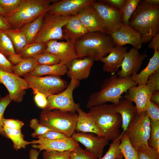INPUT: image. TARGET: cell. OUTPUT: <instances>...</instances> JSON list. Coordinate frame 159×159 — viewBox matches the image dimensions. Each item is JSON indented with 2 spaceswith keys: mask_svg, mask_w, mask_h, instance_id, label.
<instances>
[{
  "mask_svg": "<svg viewBox=\"0 0 159 159\" xmlns=\"http://www.w3.org/2000/svg\"><path fill=\"white\" fill-rule=\"evenodd\" d=\"M137 85L131 77L121 78L114 74H112L109 78L104 80L98 91L90 96L86 107L90 109L108 102L116 105L122 97V95L124 93L130 88Z\"/></svg>",
  "mask_w": 159,
  "mask_h": 159,
  "instance_id": "obj_1",
  "label": "cell"
},
{
  "mask_svg": "<svg viewBox=\"0 0 159 159\" xmlns=\"http://www.w3.org/2000/svg\"><path fill=\"white\" fill-rule=\"evenodd\" d=\"M129 24L141 36L142 43L150 41L159 33V6L140 3L131 17Z\"/></svg>",
  "mask_w": 159,
  "mask_h": 159,
  "instance_id": "obj_2",
  "label": "cell"
},
{
  "mask_svg": "<svg viewBox=\"0 0 159 159\" xmlns=\"http://www.w3.org/2000/svg\"><path fill=\"white\" fill-rule=\"evenodd\" d=\"M78 57H89L94 61H100L106 56L116 46L111 36L105 33H89L75 43Z\"/></svg>",
  "mask_w": 159,
  "mask_h": 159,
  "instance_id": "obj_3",
  "label": "cell"
},
{
  "mask_svg": "<svg viewBox=\"0 0 159 159\" xmlns=\"http://www.w3.org/2000/svg\"><path fill=\"white\" fill-rule=\"evenodd\" d=\"M115 105L104 104L93 106L88 113L94 120L100 130L109 140L117 139L121 132V115L114 109Z\"/></svg>",
  "mask_w": 159,
  "mask_h": 159,
  "instance_id": "obj_4",
  "label": "cell"
},
{
  "mask_svg": "<svg viewBox=\"0 0 159 159\" xmlns=\"http://www.w3.org/2000/svg\"><path fill=\"white\" fill-rule=\"evenodd\" d=\"M52 0H21L15 9L5 16L12 29H21L35 20L42 13L47 11Z\"/></svg>",
  "mask_w": 159,
  "mask_h": 159,
  "instance_id": "obj_5",
  "label": "cell"
},
{
  "mask_svg": "<svg viewBox=\"0 0 159 159\" xmlns=\"http://www.w3.org/2000/svg\"><path fill=\"white\" fill-rule=\"evenodd\" d=\"M77 118L78 114L76 112L57 109L43 110L40 115L39 122L53 131L71 137L75 132Z\"/></svg>",
  "mask_w": 159,
  "mask_h": 159,
  "instance_id": "obj_6",
  "label": "cell"
},
{
  "mask_svg": "<svg viewBox=\"0 0 159 159\" xmlns=\"http://www.w3.org/2000/svg\"><path fill=\"white\" fill-rule=\"evenodd\" d=\"M72 16H61L49 13L44 19L41 28L32 42L46 43L51 40L65 39L62 28Z\"/></svg>",
  "mask_w": 159,
  "mask_h": 159,
  "instance_id": "obj_7",
  "label": "cell"
},
{
  "mask_svg": "<svg viewBox=\"0 0 159 159\" xmlns=\"http://www.w3.org/2000/svg\"><path fill=\"white\" fill-rule=\"evenodd\" d=\"M24 79L28 82L29 88L32 90L34 94L39 92L47 97L61 92L68 84L60 76L55 75L34 77L27 75L24 76Z\"/></svg>",
  "mask_w": 159,
  "mask_h": 159,
  "instance_id": "obj_8",
  "label": "cell"
},
{
  "mask_svg": "<svg viewBox=\"0 0 159 159\" xmlns=\"http://www.w3.org/2000/svg\"><path fill=\"white\" fill-rule=\"evenodd\" d=\"M150 124V119L145 111L138 115L125 132L131 144L136 150L144 145H148Z\"/></svg>",
  "mask_w": 159,
  "mask_h": 159,
  "instance_id": "obj_9",
  "label": "cell"
},
{
  "mask_svg": "<svg viewBox=\"0 0 159 159\" xmlns=\"http://www.w3.org/2000/svg\"><path fill=\"white\" fill-rule=\"evenodd\" d=\"M80 84V81L71 79L66 88L61 92L51 95L47 97V105L43 110H51L57 109L76 112L80 107L79 103H76L74 100V90Z\"/></svg>",
  "mask_w": 159,
  "mask_h": 159,
  "instance_id": "obj_10",
  "label": "cell"
},
{
  "mask_svg": "<svg viewBox=\"0 0 159 159\" xmlns=\"http://www.w3.org/2000/svg\"><path fill=\"white\" fill-rule=\"evenodd\" d=\"M0 84H3L7 89L11 101L20 103L23 100L29 88L28 84L24 79L15 74L0 69Z\"/></svg>",
  "mask_w": 159,
  "mask_h": 159,
  "instance_id": "obj_11",
  "label": "cell"
},
{
  "mask_svg": "<svg viewBox=\"0 0 159 159\" xmlns=\"http://www.w3.org/2000/svg\"><path fill=\"white\" fill-rule=\"evenodd\" d=\"M91 5L101 18L106 34H109L122 24L120 10L100 1L93 0Z\"/></svg>",
  "mask_w": 159,
  "mask_h": 159,
  "instance_id": "obj_12",
  "label": "cell"
},
{
  "mask_svg": "<svg viewBox=\"0 0 159 159\" xmlns=\"http://www.w3.org/2000/svg\"><path fill=\"white\" fill-rule=\"evenodd\" d=\"M108 34L112 38L116 46H123L128 44L138 50L142 46L140 34L129 24L122 23Z\"/></svg>",
  "mask_w": 159,
  "mask_h": 159,
  "instance_id": "obj_13",
  "label": "cell"
},
{
  "mask_svg": "<svg viewBox=\"0 0 159 159\" xmlns=\"http://www.w3.org/2000/svg\"><path fill=\"white\" fill-rule=\"evenodd\" d=\"M72 137L83 145L86 150L97 159L102 157L104 148L109 141L105 137H98L92 133L75 132Z\"/></svg>",
  "mask_w": 159,
  "mask_h": 159,
  "instance_id": "obj_14",
  "label": "cell"
},
{
  "mask_svg": "<svg viewBox=\"0 0 159 159\" xmlns=\"http://www.w3.org/2000/svg\"><path fill=\"white\" fill-rule=\"evenodd\" d=\"M93 0H63L56 1L49 6L47 12L64 16H73L91 4Z\"/></svg>",
  "mask_w": 159,
  "mask_h": 159,
  "instance_id": "obj_15",
  "label": "cell"
},
{
  "mask_svg": "<svg viewBox=\"0 0 159 159\" xmlns=\"http://www.w3.org/2000/svg\"><path fill=\"white\" fill-rule=\"evenodd\" d=\"M38 139L31 141L32 147L42 150H56L63 151L73 150L79 146V143L72 137H67L60 139L50 140L41 136H37Z\"/></svg>",
  "mask_w": 159,
  "mask_h": 159,
  "instance_id": "obj_16",
  "label": "cell"
},
{
  "mask_svg": "<svg viewBox=\"0 0 159 159\" xmlns=\"http://www.w3.org/2000/svg\"><path fill=\"white\" fill-rule=\"evenodd\" d=\"M146 57L145 54H140L138 49L133 47L131 49L126 53L120 67L121 69L117 72L116 75L120 77L125 78L138 73Z\"/></svg>",
  "mask_w": 159,
  "mask_h": 159,
  "instance_id": "obj_17",
  "label": "cell"
},
{
  "mask_svg": "<svg viewBox=\"0 0 159 159\" xmlns=\"http://www.w3.org/2000/svg\"><path fill=\"white\" fill-rule=\"evenodd\" d=\"M46 44L45 51L56 55L61 62L66 65L67 67L73 59L77 58L75 44L69 41L58 42L53 40L49 41Z\"/></svg>",
  "mask_w": 159,
  "mask_h": 159,
  "instance_id": "obj_18",
  "label": "cell"
},
{
  "mask_svg": "<svg viewBox=\"0 0 159 159\" xmlns=\"http://www.w3.org/2000/svg\"><path fill=\"white\" fill-rule=\"evenodd\" d=\"M125 93L124 98L135 103L138 115L146 110L149 106L152 93L145 84L132 87Z\"/></svg>",
  "mask_w": 159,
  "mask_h": 159,
  "instance_id": "obj_19",
  "label": "cell"
},
{
  "mask_svg": "<svg viewBox=\"0 0 159 159\" xmlns=\"http://www.w3.org/2000/svg\"><path fill=\"white\" fill-rule=\"evenodd\" d=\"M77 15L89 33H105V27L101 18L91 4L82 9Z\"/></svg>",
  "mask_w": 159,
  "mask_h": 159,
  "instance_id": "obj_20",
  "label": "cell"
},
{
  "mask_svg": "<svg viewBox=\"0 0 159 159\" xmlns=\"http://www.w3.org/2000/svg\"><path fill=\"white\" fill-rule=\"evenodd\" d=\"M94 60L87 57L82 59H73L68 67L67 74L69 78L79 81L87 78L89 76Z\"/></svg>",
  "mask_w": 159,
  "mask_h": 159,
  "instance_id": "obj_21",
  "label": "cell"
},
{
  "mask_svg": "<svg viewBox=\"0 0 159 159\" xmlns=\"http://www.w3.org/2000/svg\"><path fill=\"white\" fill-rule=\"evenodd\" d=\"M127 47L115 46L107 55L101 58L100 61L104 64L103 70L114 74L122 64L127 52Z\"/></svg>",
  "mask_w": 159,
  "mask_h": 159,
  "instance_id": "obj_22",
  "label": "cell"
},
{
  "mask_svg": "<svg viewBox=\"0 0 159 159\" xmlns=\"http://www.w3.org/2000/svg\"><path fill=\"white\" fill-rule=\"evenodd\" d=\"M114 109L121 116L122 132L124 133L131 122L138 115L136 107L132 102L122 98L118 104L115 105Z\"/></svg>",
  "mask_w": 159,
  "mask_h": 159,
  "instance_id": "obj_23",
  "label": "cell"
},
{
  "mask_svg": "<svg viewBox=\"0 0 159 159\" xmlns=\"http://www.w3.org/2000/svg\"><path fill=\"white\" fill-rule=\"evenodd\" d=\"M78 118L75 131L77 132L92 133L100 137H104L94 120L88 113L79 107L77 111Z\"/></svg>",
  "mask_w": 159,
  "mask_h": 159,
  "instance_id": "obj_24",
  "label": "cell"
},
{
  "mask_svg": "<svg viewBox=\"0 0 159 159\" xmlns=\"http://www.w3.org/2000/svg\"><path fill=\"white\" fill-rule=\"evenodd\" d=\"M66 28V40L75 44L76 42L89 33L77 15L72 16L64 26Z\"/></svg>",
  "mask_w": 159,
  "mask_h": 159,
  "instance_id": "obj_25",
  "label": "cell"
},
{
  "mask_svg": "<svg viewBox=\"0 0 159 159\" xmlns=\"http://www.w3.org/2000/svg\"><path fill=\"white\" fill-rule=\"evenodd\" d=\"M153 56L149 59L147 67L139 73L132 75L131 78L137 85L145 84L149 77L159 70V50L154 48Z\"/></svg>",
  "mask_w": 159,
  "mask_h": 159,
  "instance_id": "obj_26",
  "label": "cell"
},
{
  "mask_svg": "<svg viewBox=\"0 0 159 159\" xmlns=\"http://www.w3.org/2000/svg\"><path fill=\"white\" fill-rule=\"evenodd\" d=\"M67 66L64 63L51 65L38 64L29 75L34 77H41L45 75L60 76L66 74Z\"/></svg>",
  "mask_w": 159,
  "mask_h": 159,
  "instance_id": "obj_27",
  "label": "cell"
},
{
  "mask_svg": "<svg viewBox=\"0 0 159 159\" xmlns=\"http://www.w3.org/2000/svg\"><path fill=\"white\" fill-rule=\"evenodd\" d=\"M13 45L16 53H19L27 44L25 34L21 29L4 30Z\"/></svg>",
  "mask_w": 159,
  "mask_h": 159,
  "instance_id": "obj_28",
  "label": "cell"
},
{
  "mask_svg": "<svg viewBox=\"0 0 159 159\" xmlns=\"http://www.w3.org/2000/svg\"><path fill=\"white\" fill-rule=\"evenodd\" d=\"M47 11L42 13L33 21L23 26L21 29L26 36L27 44L32 42L42 26V22Z\"/></svg>",
  "mask_w": 159,
  "mask_h": 159,
  "instance_id": "obj_29",
  "label": "cell"
},
{
  "mask_svg": "<svg viewBox=\"0 0 159 159\" xmlns=\"http://www.w3.org/2000/svg\"><path fill=\"white\" fill-rule=\"evenodd\" d=\"M38 64L34 58H23L18 64L13 66V72L20 77H24L33 72Z\"/></svg>",
  "mask_w": 159,
  "mask_h": 159,
  "instance_id": "obj_30",
  "label": "cell"
},
{
  "mask_svg": "<svg viewBox=\"0 0 159 159\" xmlns=\"http://www.w3.org/2000/svg\"><path fill=\"white\" fill-rule=\"evenodd\" d=\"M2 126L6 137L12 141L14 149L17 150L22 148H24L26 145L32 144L31 141L28 142L24 140V135L21 130L11 129L2 125Z\"/></svg>",
  "mask_w": 159,
  "mask_h": 159,
  "instance_id": "obj_31",
  "label": "cell"
},
{
  "mask_svg": "<svg viewBox=\"0 0 159 159\" xmlns=\"http://www.w3.org/2000/svg\"><path fill=\"white\" fill-rule=\"evenodd\" d=\"M47 48L46 43L43 42H32L27 44L18 54L22 58H34L44 52Z\"/></svg>",
  "mask_w": 159,
  "mask_h": 159,
  "instance_id": "obj_32",
  "label": "cell"
},
{
  "mask_svg": "<svg viewBox=\"0 0 159 159\" xmlns=\"http://www.w3.org/2000/svg\"><path fill=\"white\" fill-rule=\"evenodd\" d=\"M119 148L124 159H138L137 150L131 144L125 132H121Z\"/></svg>",
  "mask_w": 159,
  "mask_h": 159,
  "instance_id": "obj_33",
  "label": "cell"
},
{
  "mask_svg": "<svg viewBox=\"0 0 159 159\" xmlns=\"http://www.w3.org/2000/svg\"><path fill=\"white\" fill-rule=\"evenodd\" d=\"M122 135L121 133L117 139L112 141L104 155L97 159H123V155L119 148Z\"/></svg>",
  "mask_w": 159,
  "mask_h": 159,
  "instance_id": "obj_34",
  "label": "cell"
},
{
  "mask_svg": "<svg viewBox=\"0 0 159 159\" xmlns=\"http://www.w3.org/2000/svg\"><path fill=\"white\" fill-rule=\"evenodd\" d=\"M150 137L148 145L159 153V121L150 120Z\"/></svg>",
  "mask_w": 159,
  "mask_h": 159,
  "instance_id": "obj_35",
  "label": "cell"
},
{
  "mask_svg": "<svg viewBox=\"0 0 159 159\" xmlns=\"http://www.w3.org/2000/svg\"><path fill=\"white\" fill-rule=\"evenodd\" d=\"M140 0H127L126 3L121 11L122 23L129 24L130 19L136 10Z\"/></svg>",
  "mask_w": 159,
  "mask_h": 159,
  "instance_id": "obj_36",
  "label": "cell"
},
{
  "mask_svg": "<svg viewBox=\"0 0 159 159\" xmlns=\"http://www.w3.org/2000/svg\"><path fill=\"white\" fill-rule=\"evenodd\" d=\"M0 51L6 57L9 54L16 53L11 39L2 30H0Z\"/></svg>",
  "mask_w": 159,
  "mask_h": 159,
  "instance_id": "obj_37",
  "label": "cell"
},
{
  "mask_svg": "<svg viewBox=\"0 0 159 159\" xmlns=\"http://www.w3.org/2000/svg\"><path fill=\"white\" fill-rule=\"evenodd\" d=\"M34 58L39 64L51 65L61 62L59 58L56 55L45 51L39 54Z\"/></svg>",
  "mask_w": 159,
  "mask_h": 159,
  "instance_id": "obj_38",
  "label": "cell"
},
{
  "mask_svg": "<svg viewBox=\"0 0 159 159\" xmlns=\"http://www.w3.org/2000/svg\"><path fill=\"white\" fill-rule=\"evenodd\" d=\"M138 159H159V153L148 145L136 150Z\"/></svg>",
  "mask_w": 159,
  "mask_h": 159,
  "instance_id": "obj_39",
  "label": "cell"
},
{
  "mask_svg": "<svg viewBox=\"0 0 159 159\" xmlns=\"http://www.w3.org/2000/svg\"><path fill=\"white\" fill-rule=\"evenodd\" d=\"M71 151L45 150L42 154L43 157V159H69Z\"/></svg>",
  "mask_w": 159,
  "mask_h": 159,
  "instance_id": "obj_40",
  "label": "cell"
},
{
  "mask_svg": "<svg viewBox=\"0 0 159 159\" xmlns=\"http://www.w3.org/2000/svg\"><path fill=\"white\" fill-rule=\"evenodd\" d=\"M29 126L32 129L34 130V132L31 134L33 137L41 135L48 131L52 130L48 127L40 124L36 118L30 120Z\"/></svg>",
  "mask_w": 159,
  "mask_h": 159,
  "instance_id": "obj_41",
  "label": "cell"
},
{
  "mask_svg": "<svg viewBox=\"0 0 159 159\" xmlns=\"http://www.w3.org/2000/svg\"><path fill=\"white\" fill-rule=\"evenodd\" d=\"M70 158L71 159H97L90 153L82 149L79 146L71 151Z\"/></svg>",
  "mask_w": 159,
  "mask_h": 159,
  "instance_id": "obj_42",
  "label": "cell"
},
{
  "mask_svg": "<svg viewBox=\"0 0 159 159\" xmlns=\"http://www.w3.org/2000/svg\"><path fill=\"white\" fill-rule=\"evenodd\" d=\"M145 85L152 93L159 91V70L149 77Z\"/></svg>",
  "mask_w": 159,
  "mask_h": 159,
  "instance_id": "obj_43",
  "label": "cell"
},
{
  "mask_svg": "<svg viewBox=\"0 0 159 159\" xmlns=\"http://www.w3.org/2000/svg\"><path fill=\"white\" fill-rule=\"evenodd\" d=\"M11 101L9 94L4 97H0V135L5 137L6 136L3 130L1 121L4 118V114L6 109Z\"/></svg>",
  "mask_w": 159,
  "mask_h": 159,
  "instance_id": "obj_44",
  "label": "cell"
},
{
  "mask_svg": "<svg viewBox=\"0 0 159 159\" xmlns=\"http://www.w3.org/2000/svg\"><path fill=\"white\" fill-rule=\"evenodd\" d=\"M150 120L159 121V106L150 100L148 107L145 111Z\"/></svg>",
  "mask_w": 159,
  "mask_h": 159,
  "instance_id": "obj_45",
  "label": "cell"
},
{
  "mask_svg": "<svg viewBox=\"0 0 159 159\" xmlns=\"http://www.w3.org/2000/svg\"><path fill=\"white\" fill-rule=\"evenodd\" d=\"M21 1V0H0V6L7 13L16 9Z\"/></svg>",
  "mask_w": 159,
  "mask_h": 159,
  "instance_id": "obj_46",
  "label": "cell"
},
{
  "mask_svg": "<svg viewBox=\"0 0 159 159\" xmlns=\"http://www.w3.org/2000/svg\"><path fill=\"white\" fill-rule=\"evenodd\" d=\"M1 122L2 125L6 127L19 130H21V127L24 125L23 122L18 120L3 118L2 119Z\"/></svg>",
  "mask_w": 159,
  "mask_h": 159,
  "instance_id": "obj_47",
  "label": "cell"
},
{
  "mask_svg": "<svg viewBox=\"0 0 159 159\" xmlns=\"http://www.w3.org/2000/svg\"><path fill=\"white\" fill-rule=\"evenodd\" d=\"M14 65L0 51V69L9 72H13Z\"/></svg>",
  "mask_w": 159,
  "mask_h": 159,
  "instance_id": "obj_48",
  "label": "cell"
},
{
  "mask_svg": "<svg viewBox=\"0 0 159 159\" xmlns=\"http://www.w3.org/2000/svg\"><path fill=\"white\" fill-rule=\"evenodd\" d=\"M34 95V100L36 105L43 110L44 109L47 105V97L43 94L39 92H36Z\"/></svg>",
  "mask_w": 159,
  "mask_h": 159,
  "instance_id": "obj_49",
  "label": "cell"
},
{
  "mask_svg": "<svg viewBox=\"0 0 159 159\" xmlns=\"http://www.w3.org/2000/svg\"><path fill=\"white\" fill-rule=\"evenodd\" d=\"M100 1L121 11L125 6L127 0H103Z\"/></svg>",
  "mask_w": 159,
  "mask_h": 159,
  "instance_id": "obj_50",
  "label": "cell"
},
{
  "mask_svg": "<svg viewBox=\"0 0 159 159\" xmlns=\"http://www.w3.org/2000/svg\"><path fill=\"white\" fill-rule=\"evenodd\" d=\"M39 136L50 140L62 139L67 137L62 133L53 130L48 131L46 133Z\"/></svg>",
  "mask_w": 159,
  "mask_h": 159,
  "instance_id": "obj_51",
  "label": "cell"
},
{
  "mask_svg": "<svg viewBox=\"0 0 159 159\" xmlns=\"http://www.w3.org/2000/svg\"><path fill=\"white\" fill-rule=\"evenodd\" d=\"M6 57L14 65L18 64L23 59L18 54L16 53L9 54Z\"/></svg>",
  "mask_w": 159,
  "mask_h": 159,
  "instance_id": "obj_52",
  "label": "cell"
},
{
  "mask_svg": "<svg viewBox=\"0 0 159 159\" xmlns=\"http://www.w3.org/2000/svg\"><path fill=\"white\" fill-rule=\"evenodd\" d=\"M12 29L5 17L0 14V30H6Z\"/></svg>",
  "mask_w": 159,
  "mask_h": 159,
  "instance_id": "obj_53",
  "label": "cell"
},
{
  "mask_svg": "<svg viewBox=\"0 0 159 159\" xmlns=\"http://www.w3.org/2000/svg\"><path fill=\"white\" fill-rule=\"evenodd\" d=\"M151 40V42L148 45V47L151 49L155 48L159 50V33L153 37Z\"/></svg>",
  "mask_w": 159,
  "mask_h": 159,
  "instance_id": "obj_54",
  "label": "cell"
},
{
  "mask_svg": "<svg viewBox=\"0 0 159 159\" xmlns=\"http://www.w3.org/2000/svg\"><path fill=\"white\" fill-rule=\"evenodd\" d=\"M150 100L159 106V91L152 93Z\"/></svg>",
  "mask_w": 159,
  "mask_h": 159,
  "instance_id": "obj_55",
  "label": "cell"
},
{
  "mask_svg": "<svg viewBox=\"0 0 159 159\" xmlns=\"http://www.w3.org/2000/svg\"><path fill=\"white\" fill-rule=\"evenodd\" d=\"M39 153L35 149H31L29 152V159H37Z\"/></svg>",
  "mask_w": 159,
  "mask_h": 159,
  "instance_id": "obj_56",
  "label": "cell"
},
{
  "mask_svg": "<svg viewBox=\"0 0 159 159\" xmlns=\"http://www.w3.org/2000/svg\"><path fill=\"white\" fill-rule=\"evenodd\" d=\"M143 1L145 4L151 6H159V0H144Z\"/></svg>",
  "mask_w": 159,
  "mask_h": 159,
  "instance_id": "obj_57",
  "label": "cell"
},
{
  "mask_svg": "<svg viewBox=\"0 0 159 159\" xmlns=\"http://www.w3.org/2000/svg\"><path fill=\"white\" fill-rule=\"evenodd\" d=\"M7 12L0 6V14L5 16L7 14Z\"/></svg>",
  "mask_w": 159,
  "mask_h": 159,
  "instance_id": "obj_58",
  "label": "cell"
},
{
  "mask_svg": "<svg viewBox=\"0 0 159 159\" xmlns=\"http://www.w3.org/2000/svg\"><path fill=\"white\" fill-rule=\"evenodd\" d=\"M69 159H71L70 158H69Z\"/></svg>",
  "mask_w": 159,
  "mask_h": 159,
  "instance_id": "obj_59",
  "label": "cell"
},
{
  "mask_svg": "<svg viewBox=\"0 0 159 159\" xmlns=\"http://www.w3.org/2000/svg\"><path fill=\"white\" fill-rule=\"evenodd\" d=\"M123 159H124V158Z\"/></svg>",
  "mask_w": 159,
  "mask_h": 159,
  "instance_id": "obj_60",
  "label": "cell"
}]
</instances>
